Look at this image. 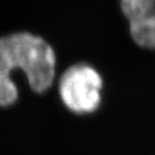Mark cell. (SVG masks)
<instances>
[{"mask_svg": "<svg viewBox=\"0 0 155 155\" xmlns=\"http://www.w3.org/2000/svg\"><path fill=\"white\" fill-rule=\"evenodd\" d=\"M56 65L55 51L43 37L28 31L0 37V108L18 99L15 72L24 75L32 92L43 94L54 84Z\"/></svg>", "mask_w": 155, "mask_h": 155, "instance_id": "1", "label": "cell"}, {"mask_svg": "<svg viewBox=\"0 0 155 155\" xmlns=\"http://www.w3.org/2000/svg\"><path fill=\"white\" fill-rule=\"evenodd\" d=\"M104 82L99 72L87 64L68 67L58 80V95L68 110L77 114L92 113L101 102Z\"/></svg>", "mask_w": 155, "mask_h": 155, "instance_id": "2", "label": "cell"}, {"mask_svg": "<svg viewBox=\"0 0 155 155\" xmlns=\"http://www.w3.org/2000/svg\"><path fill=\"white\" fill-rule=\"evenodd\" d=\"M131 38L139 46L155 50V10L129 22Z\"/></svg>", "mask_w": 155, "mask_h": 155, "instance_id": "3", "label": "cell"}, {"mask_svg": "<svg viewBox=\"0 0 155 155\" xmlns=\"http://www.w3.org/2000/svg\"><path fill=\"white\" fill-rule=\"evenodd\" d=\"M121 8L126 18L131 22L155 10V0H121Z\"/></svg>", "mask_w": 155, "mask_h": 155, "instance_id": "4", "label": "cell"}]
</instances>
